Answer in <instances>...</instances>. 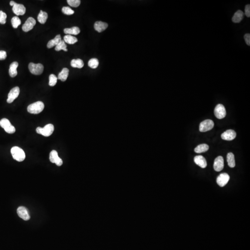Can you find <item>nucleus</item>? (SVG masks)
I'll list each match as a JSON object with an SVG mask.
<instances>
[{
    "instance_id": "nucleus-16",
    "label": "nucleus",
    "mask_w": 250,
    "mask_h": 250,
    "mask_svg": "<svg viewBox=\"0 0 250 250\" xmlns=\"http://www.w3.org/2000/svg\"><path fill=\"white\" fill-rule=\"evenodd\" d=\"M194 160L195 163L201 168H205L207 167V161L203 156L201 155L196 156Z\"/></svg>"
},
{
    "instance_id": "nucleus-35",
    "label": "nucleus",
    "mask_w": 250,
    "mask_h": 250,
    "mask_svg": "<svg viewBox=\"0 0 250 250\" xmlns=\"http://www.w3.org/2000/svg\"><path fill=\"white\" fill-rule=\"evenodd\" d=\"M7 57V52L4 51H0V60H3Z\"/></svg>"
},
{
    "instance_id": "nucleus-26",
    "label": "nucleus",
    "mask_w": 250,
    "mask_h": 250,
    "mask_svg": "<svg viewBox=\"0 0 250 250\" xmlns=\"http://www.w3.org/2000/svg\"><path fill=\"white\" fill-rule=\"evenodd\" d=\"M63 41L69 44H74L78 41L77 38L72 35H66L63 37Z\"/></svg>"
},
{
    "instance_id": "nucleus-23",
    "label": "nucleus",
    "mask_w": 250,
    "mask_h": 250,
    "mask_svg": "<svg viewBox=\"0 0 250 250\" xmlns=\"http://www.w3.org/2000/svg\"><path fill=\"white\" fill-rule=\"evenodd\" d=\"M48 18V14L42 10H40V12L38 16V20L39 23L44 24L46 22Z\"/></svg>"
},
{
    "instance_id": "nucleus-22",
    "label": "nucleus",
    "mask_w": 250,
    "mask_h": 250,
    "mask_svg": "<svg viewBox=\"0 0 250 250\" xmlns=\"http://www.w3.org/2000/svg\"><path fill=\"white\" fill-rule=\"evenodd\" d=\"M69 73V70L66 68H64L60 73H59L57 76V79L62 81L64 82L66 80Z\"/></svg>"
},
{
    "instance_id": "nucleus-7",
    "label": "nucleus",
    "mask_w": 250,
    "mask_h": 250,
    "mask_svg": "<svg viewBox=\"0 0 250 250\" xmlns=\"http://www.w3.org/2000/svg\"><path fill=\"white\" fill-rule=\"evenodd\" d=\"M215 115L217 118L222 119L226 116V110L225 106L221 104H219L216 106L215 110Z\"/></svg>"
},
{
    "instance_id": "nucleus-37",
    "label": "nucleus",
    "mask_w": 250,
    "mask_h": 250,
    "mask_svg": "<svg viewBox=\"0 0 250 250\" xmlns=\"http://www.w3.org/2000/svg\"><path fill=\"white\" fill-rule=\"evenodd\" d=\"M245 14L247 17L250 16V5H246L245 7Z\"/></svg>"
},
{
    "instance_id": "nucleus-14",
    "label": "nucleus",
    "mask_w": 250,
    "mask_h": 250,
    "mask_svg": "<svg viewBox=\"0 0 250 250\" xmlns=\"http://www.w3.org/2000/svg\"><path fill=\"white\" fill-rule=\"evenodd\" d=\"M224 168V159L222 156H219L215 160L214 164V170L216 171H221Z\"/></svg>"
},
{
    "instance_id": "nucleus-12",
    "label": "nucleus",
    "mask_w": 250,
    "mask_h": 250,
    "mask_svg": "<svg viewBox=\"0 0 250 250\" xmlns=\"http://www.w3.org/2000/svg\"><path fill=\"white\" fill-rule=\"evenodd\" d=\"M17 214L19 216L25 221H28L30 219L29 212L27 208L25 207L21 206L18 208L17 210Z\"/></svg>"
},
{
    "instance_id": "nucleus-29",
    "label": "nucleus",
    "mask_w": 250,
    "mask_h": 250,
    "mask_svg": "<svg viewBox=\"0 0 250 250\" xmlns=\"http://www.w3.org/2000/svg\"><path fill=\"white\" fill-rule=\"evenodd\" d=\"M99 61L97 58H93L88 61V66L92 69H96L99 65Z\"/></svg>"
},
{
    "instance_id": "nucleus-6",
    "label": "nucleus",
    "mask_w": 250,
    "mask_h": 250,
    "mask_svg": "<svg viewBox=\"0 0 250 250\" xmlns=\"http://www.w3.org/2000/svg\"><path fill=\"white\" fill-rule=\"evenodd\" d=\"M214 127V123L211 120H206L200 123L199 130L201 132H206L211 130Z\"/></svg>"
},
{
    "instance_id": "nucleus-10",
    "label": "nucleus",
    "mask_w": 250,
    "mask_h": 250,
    "mask_svg": "<svg viewBox=\"0 0 250 250\" xmlns=\"http://www.w3.org/2000/svg\"><path fill=\"white\" fill-rule=\"evenodd\" d=\"M50 160L52 163H55L57 165L60 166L63 165V160L58 157L57 152L55 150H52L50 153Z\"/></svg>"
},
{
    "instance_id": "nucleus-13",
    "label": "nucleus",
    "mask_w": 250,
    "mask_h": 250,
    "mask_svg": "<svg viewBox=\"0 0 250 250\" xmlns=\"http://www.w3.org/2000/svg\"><path fill=\"white\" fill-rule=\"evenodd\" d=\"M13 12L17 16L23 15L26 12V8L24 5L21 4L14 3L12 8Z\"/></svg>"
},
{
    "instance_id": "nucleus-19",
    "label": "nucleus",
    "mask_w": 250,
    "mask_h": 250,
    "mask_svg": "<svg viewBox=\"0 0 250 250\" xmlns=\"http://www.w3.org/2000/svg\"><path fill=\"white\" fill-rule=\"evenodd\" d=\"M61 40V37L60 35L58 34V35H57L54 38L49 41L47 45V48H51L54 46H56Z\"/></svg>"
},
{
    "instance_id": "nucleus-9",
    "label": "nucleus",
    "mask_w": 250,
    "mask_h": 250,
    "mask_svg": "<svg viewBox=\"0 0 250 250\" xmlns=\"http://www.w3.org/2000/svg\"><path fill=\"white\" fill-rule=\"evenodd\" d=\"M36 20L33 18L31 17H29L25 23L22 26V30L23 31L25 32L31 30L32 29H33V27L36 24Z\"/></svg>"
},
{
    "instance_id": "nucleus-31",
    "label": "nucleus",
    "mask_w": 250,
    "mask_h": 250,
    "mask_svg": "<svg viewBox=\"0 0 250 250\" xmlns=\"http://www.w3.org/2000/svg\"><path fill=\"white\" fill-rule=\"evenodd\" d=\"M57 77L54 74H51L49 76V85L50 86H54L57 82Z\"/></svg>"
},
{
    "instance_id": "nucleus-17",
    "label": "nucleus",
    "mask_w": 250,
    "mask_h": 250,
    "mask_svg": "<svg viewBox=\"0 0 250 250\" xmlns=\"http://www.w3.org/2000/svg\"><path fill=\"white\" fill-rule=\"evenodd\" d=\"M108 27V24L102 21H97L94 24V29L99 32L104 31Z\"/></svg>"
},
{
    "instance_id": "nucleus-1",
    "label": "nucleus",
    "mask_w": 250,
    "mask_h": 250,
    "mask_svg": "<svg viewBox=\"0 0 250 250\" xmlns=\"http://www.w3.org/2000/svg\"><path fill=\"white\" fill-rule=\"evenodd\" d=\"M11 153L13 159L18 162H22L25 159V153L23 149L19 147H14L12 148Z\"/></svg>"
},
{
    "instance_id": "nucleus-32",
    "label": "nucleus",
    "mask_w": 250,
    "mask_h": 250,
    "mask_svg": "<svg viewBox=\"0 0 250 250\" xmlns=\"http://www.w3.org/2000/svg\"><path fill=\"white\" fill-rule=\"evenodd\" d=\"M67 2L70 6L74 8L78 7L81 4L80 0H67Z\"/></svg>"
},
{
    "instance_id": "nucleus-34",
    "label": "nucleus",
    "mask_w": 250,
    "mask_h": 250,
    "mask_svg": "<svg viewBox=\"0 0 250 250\" xmlns=\"http://www.w3.org/2000/svg\"><path fill=\"white\" fill-rule=\"evenodd\" d=\"M7 15L6 14L3 12V11H0V23L2 24H4L6 22V19Z\"/></svg>"
},
{
    "instance_id": "nucleus-30",
    "label": "nucleus",
    "mask_w": 250,
    "mask_h": 250,
    "mask_svg": "<svg viewBox=\"0 0 250 250\" xmlns=\"http://www.w3.org/2000/svg\"><path fill=\"white\" fill-rule=\"evenodd\" d=\"M11 24L14 28H17L21 24V20L17 16H14L11 19Z\"/></svg>"
},
{
    "instance_id": "nucleus-27",
    "label": "nucleus",
    "mask_w": 250,
    "mask_h": 250,
    "mask_svg": "<svg viewBox=\"0 0 250 250\" xmlns=\"http://www.w3.org/2000/svg\"><path fill=\"white\" fill-rule=\"evenodd\" d=\"M227 161L228 166L231 168H233L235 166L234 155L233 153H230L227 154Z\"/></svg>"
},
{
    "instance_id": "nucleus-11",
    "label": "nucleus",
    "mask_w": 250,
    "mask_h": 250,
    "mask_svg": "<svg viewBox=\"0 0 250 250\" xmlns=\"http://www.w3.org/2000/svg\"><path fill=\"white\" fill-rule=\"evenodd\" d=\"M230 179V177L226 173H221L217 178V184L220 187H223L228 183Z\"/></svg>"
},
{
    "instance_id": "nucleus-28",
    "label": "nucleus",
    "mask_w": 250,
    "mask_h": 250,
    "mask_svg": "<svg viewBox=\"0 0 250 250\" xmlns=\"http://www.w3.org/2000/svg\"><path fill=\"white\" fill-rule=\"evenodd\" d=\"M56 51H60L61 50H63L65 51H67L68 50L67 49V45L65 44V42L63 40H61L59 43L56 46L55 48Z\"/></svg>"
},
{
    "instance_id": "nucleus-24",
    "label": "nucleus",
    "mask_w": 250,
    "mask_h": 250,
    "mask_svg": "<svg viewBox=\"0 0 250 250\" xmlns=\"http://www.w3.org/2000/svg\"><path fill=\"white\" fill-rule=\"evenodd\" d=\"M70 65L73 68L81 69L84 66V63L81 59H73L70 63Z\"/></svg>"
},
{
    "instance_id": "nucleus-3",
    "label": "nucleus",
    "mask_w": 250,
    "mask_h": 250,
    "mask_svg": "<svg viewBox=\"0 0 250 250\" xmlns=\"http://www.w3.org/2000/svg\"><path fill=\"white\" fill-rule=\"evenodd\" d=\"M54 130V127L51 124L46 125L43 128L38 127L37 128L36 132L44 136L49 137L52 134Z\"/></svg>"
},
{
    "instance_id": "nucleus-36",
    "label": "nucleus",
    "mask_w": 250,
    "mask_h": 250,
    "mask_svg": "<svg viewBox=\"0 0 250 250\" xmlns=\"http://www.w3.org/2000/svg\"><path fill=\"white\" fill-rule=\"evenodd\" d=\"M244 39L246 42V44L250 46V34L249 33H246L244 36Z\"/></svg>"
},
{
    "instance_id": "nucleus-5",
    "label": "nucleus",
    "mask_w": 250,
    "mask_h": 250,
    "mask_svg": "<svg viewBox=\"0 0 250 250\" xmlns=\"http://www.w3.org/2000/svg\"><path fill=\"white\" fill-rule=\"evenodd\" d=\"M28 68L30 73L35 75H39L42 73L44 66L41 63H30L28 65Z\"/></svg>"
},
{
    "instance_id": "nucleus-15",
    "label": "nucleus",
    "mask_w": 250,
    "mask_h": 250,
    "mask_svg": "<svg viewBox=\"0 0 250 250\" xmlns=\"http://www.w3.org/2000/svg\"><path fill=\"white\" fill-rule=\"evenodd\" d=\"M221 137L222 140L228 141L232 140L236 138V133L233 130H227L221 134Z\"/></svg>"
},
{
    "instance_id": "nucleus-4",
    "label": "nucleus",
    "mask_w": 250,
    "mask_h": 250,
    "mask_svg": "<svg viewBox=\"0 0 250 250\" xmlns=\"http://www.w3.org/2000/svg\"><path fill=\"white\" fill-rule=\"evenodd\" d=\"M0 126L4 128V130L8 134H12L15 133V128L11 124L10 121L6 118H3L0 121Z\"/></svg>"
},
{
    "instance_id": "nucleus-25",
    "label": "nucleus",
    "mask_w": 250,
    "mask_h": 250,
    "mask_svg": "<svg viewBox=\"0 0 250 250\" xmlns=\"http://www.w3.org/2000/svg\"><path fill=\"white\" fill-rule=\"evenodd\" d=\"M208 149H209V146L206 144H202L196 147L194 151L196 153H200L207 152Z\"/></svg>"
},
{
    "instance_id": "nucleus-33",
    "label": "nucleus",
    "mask_w": 250,
    "mask_h": 250,
    "mask_svg": "<svg viewBox=\"0 0 250 250\" xmlns=\"http://www.w3.org/2000/svg\"><path fill=\"white\" fill-rule=\"evenodd\" d=\"M62 11L64 14L66 15H72L74 13V11L69 7H63L62 9Z\"/></svg>"
},
{
    "instance_id": "nucleus-38",
    "label": "nucleus",
    "mask_w": 250,
    "mask_h": 250,
    "mask_svg": "<svg viewBox=\"0 0 250 250\" xmlns=\"http://www.w3.org/2000/svg\"><path fill=\"white\" fill-rule=\"evenodd\" d=\"M15 3V2H14V1H12L10 2V6H13L14 5V3Z\"/></svg>"
},
{
    "instance_id": "nucleus-2",
    "label": "nucleus",
    "mask_w": 250,
    "mask_h": 250,
    "mask_svg": "<svg viewBox=\"0 0 250 250\" xmlns=\"http://www.w3.org/2000/svg\"><path fill=\"white\" fill-rule=\"evenodd\" d=\"M44 108V103L38 101L29 105L27 107V111L31 114H38L43 110Z\"/></svg>"
},
{
    "instance_id": "nucleus-20",
    "label": "nucleus",
    "mask_w": 250,
    "mask_h": 250,
    "mask_svg": "<svg viewBox=\"0 0 250 250\" xmlns=\"http://www.w3.org/2000/svg\"><path fill=\"white\" fill-rule=\"evenodd\" d=\"M244 13L241 10H238L234 14V15L232 18V21L234 23H239L244 18Z\"/></svg>"
},
{
    "instance_id": "nucleus-18",
    "label": "nucleus",
    "mask_w": 250,
    "mask_h": 250,
    "mask_svg": "<svg viewBox=\"0 0 250 250\" xmlns=\"http://www.w3.org/2000/svg\"><path fill=\"white\" fill-rule=\"evenodd\" d=\"M18 63L17 62H14L10 64L9 69V74L11 77H14L17 76V68L18 67Z\"/></svg>"
},
{
    "instance_id": "nucleus-8",
    "label": "nucleus",
    "mask_w": 250,
    "mask_h": 250,
    "mask_svg": "<svg viewBox=\"0 0 250 250\" xmlns=\"http://www.w3.org/2000/svg\"><path fill=\"white\" fill-rule=\"evenodd\" d=\"M20 92V90L18 87L13 88L9 92L8 94V98L7 102L8 103H11L14 101L15 99L18 97Z\"/></svg>"
},
{
    "instance_id": "nucleus-21",
    "label": "nucleus",
    "mask_w": 250,
    "mask_h": 250,
    "mask_svg": "<svg viewBox=\"0 0 250 250\" xmlns=\"http://www.w3.org/2000/svg\"><path fill=\"white\" fill-rule=\"evenodd\" d=\"M64 33L67 35H77L80 32L79 28L76 26H74L70 28H65L63 30Z\"/></svg>"
}]
</instances>
